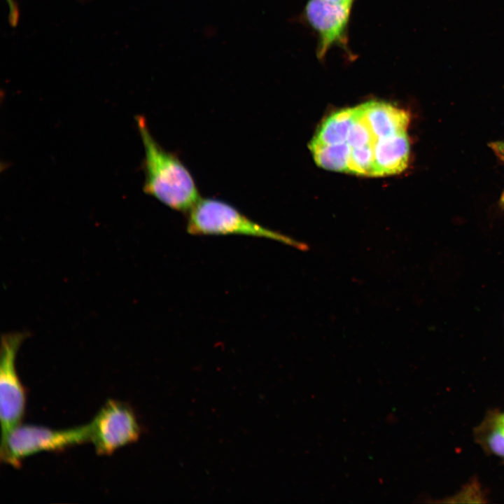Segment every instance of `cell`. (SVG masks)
Listing matches in <instances>:
<instances>
[{
  "label": "cell",
  "mask_w": 504,
  "mask_h": 504,
  "mask_svg": "<svg viewBox=\"0 0 504 504\" xmlns=\"http://www.w3.org/2000/svg\"><path fill=\"white\" fill-rule=\"evenodd\" d=\"M407 111L384 101L338 110L321 123L309 144L321 168L363 176L399 174L407 166Z\"/></svg>",
  "instance_id": "obj_1"
},
{
  "label": "cell",
  "mask_w": 504,
  "mask_h": 504,
  "mask_svg": "<svg viewBox=\"0 0 504 504\" xmlns=\"http://www.w3.org/2000/svg\"><path fill=\"white\" fill-rule=\"evenodd\" d=\"M144 148V191L169 207L190 211L201 199L194 178L179 158L153 137L144 117H136Z\"/></svg>",
  "instance_id": "obj_2"
},
{
  "label": "cell",
  "mask_w": 504,
  "mask_h": 504,
  "mask_svg": "<svg viewBox=\"0 0 504 504\" xmlns=\"http://www.w3.org/2000/svg\"><path fill=\"white\" fill-rule=\"evenodd\" d=\"M187 231L196 235L239 234L270 239L307 251L308 246L268 229L248 218L231 204L212 198L200 199L190 211Z\"/></svg>",
  "instance_id": "obj_3"
},
{
  "label": "cell",
  "mask_w": 504,
  "mask_h": 504,
  "mask_svg": "<svg viewBox=\"0 0 504 504\" xmlns=\"http://www.w3.org/2000/svg\"><path fill=\"white\" fill-rule=\"evenodd\" d=\"M90 442L89 424L65 429L20 424L1 440L0 458L15 468L26 457L42 451H59Z\"/></svg>",
  "instance_id": "obj_4"
},
{
  "label": "cell",
  "mask_w": 504,
  "mask_h": 504,
  "mask_svg": "<svg viewBox=\"0 0 504 504\" xmlns=\"http://www.w3.org/2000/svg\"><path fill=\"white\" fill-rule=\"evenodd\" d=\"M90 442L98 455H111L138 440L141 430L136 416L127 403L108 400L89 423Z\"/></svg>",
  "instance_id": "obj_5"
},
{
  "label": "cell",
  "mask_w": 504,
  "mask_h": 504,
  "mask_svg": "<svg viewBox=\"0 0 504 504\" xmlns=\"http://www.w3.org/2000/svg\"><path fill=\"white\" fill-rule=\"evenodd\" d=\"M22 334L5 335L1 340L0 360V420L1 440L21 424L25 410V391L15 368Z\"/></svg>",
  "instance_id": "obj_6"
},
{
  "label": "cell",
  "mask_w": 504,
  "mask_h": 504,
  "mask_svg": "<svg viewBox=\"0 0 504 504\" xmlns=\"http://www.w3.org/2000/svg\"><path fill=\"white\" fill-rule=\"evenodd\" d=\"M351 5L326 0H309L304 10L307 22L318 35L317 56L323 58L333 45H346Z\"/></svg>",
  "instance_id": "obj_7"
},
{
  "label": "cell",
  "mask_w": 504,
  "mask_h": 504,
  "mask_svg": "<svg viewBox=\"0 0 504 504\" xmlns=\"http://www.w3.org/2000/svg\"><path fill=\"white\" fill-rule=\"evenodd\" d=\"M487 448L494 454L504 458V430L500 426L498 418L494 420L486 437Z\"/></svg>",
  "instance_id": "obj_8"
},
{
  "label": "cell",
  "mask_w": 504,
  "mask_h": 504,
  "mask_svg": "<svg viewBox=\"0 0 504 504\" xmlns=\"http://www.w3.org/2000/svg\"><path fill=\"white\" fill-rule=\"evenodd\" d=\"M493 148L497 155L504 160V142L494 144Z\"/></svg>",
  "instance_id": "obj_9"
},
{
  "label": "cell",
  "mask_w": 504,
  "mask_h": 504,
  "mask_svg": "<svg viewBox=\"0 0 504 504\" xmlns=\"http://www.w3.org/2000/svg\"><path fill=\"white\" fill-rule=\"evenodd\" d=\"M328 1L337 3V4H347L352 6V3L354 0H326Z\"/></svg>",
  "instance_id": "obj_10"
},
{
  "label": "cell",
  "mask_w": 504,
  "mask_h": 504,
  "mask_svg": "<svg viewBox=\"0 0 504 504\" xmlns=\"http://www.w3.org/2000/svg\"><path fill=\"white\" fill-rule=\"evenodd\" d=\"M498 421L504 430V414L498 417Z\"/></svg>",
  "instance_id": "obj_11"
},
{
  "label": "cell",
  "mask_w": 504,
  "mask_h": 504,
  "mask_svg": "<svg viewBox=\"0 0 504 504\" xmlns=\"http://www.w3.org/2000/svg\"><path fill=\"white\" fill-rule=\"evenodd\" d=\"M500 206H501L502 208H504V190H503V194H502V195H501V197H500Z\"/></svg>",
  "instance_id": "obj_12"
},
{
  "label": "cell",
  "mask_w": 504,
  "mask_h": 504,
  "mask_svg": "<svg viewBox=\"0 0 504 504\" xmlns=\"http://www.w3.org/2000/svg\"><path fill=\"white\" fill-rule=\"evenodd\" d=\"M8 3H9L10 7V10H11V15H12V17H13V13H15V11L13 10L14 6H13L12 2H11L10 0H8Z\"/></svg>",
  "instance_id": "obj_13"
}]
</instances>
